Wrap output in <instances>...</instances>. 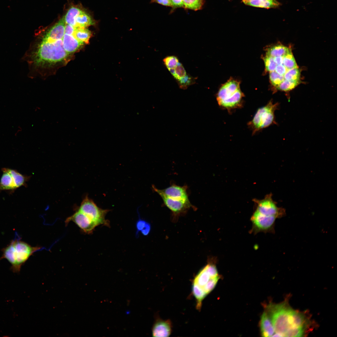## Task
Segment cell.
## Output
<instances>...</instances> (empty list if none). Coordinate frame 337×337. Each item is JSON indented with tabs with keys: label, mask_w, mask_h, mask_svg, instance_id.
Listing matches in <instances>:
<instances>
[{
	"label": "cell",
	"mask_w": 337,
	"mask_h": 337,
	"mask_svg": "<svg viewBox=\"0 0 337 337\" xmlns=\"http://www.w3.org/2000/svg\"><path fill=\"white\" fill-rule=\"evenodd\" d=\"M215 262H209L198 272L192 281V293L196 300V308L199 311L201 309L203 300L208 295L206 290L208 283L211 279L219 275Z\"/></svg>",
	"instance_id": "4"
},
{
	"label": "cell",
	"mask_w": 337,
	"mask_h": 337,
	"mask_svg": "<svg viewBox=\"0 0 337 337\" xmlns=\"http://www.w3.org/2000/svg\"><path fill=\"white\" fill-rule=\"evenodd\" d=\"M278 106V103H274L271 100L266 105L257 109L252 120L247 123L252 135L276 122L275 112Z\"/></svg>",
	"instance_id": "5"
},
{
	"label": "cell",
	"mask_w": 337,
	"mask_h": 337,
	"mask_svg": "<svg viewBox=\"0 0 337 337\" xmlns=\"http://www.w3.org/2000/svg\"><path fill=\"white\" fill-rule=\"evenodd\" d=\"M283 64L287 70L297 68V66L291 50L283 56Z\"/></svg>",
	"instance_id": "21"
},
{
	"label": "cell",
	"mask_w": 337,
	"mask_h": 337,
	"mask_svg": "<svg viewBox=\"0 0 337 337\" xmlns=\"http://www.w3.org/2000/svg\"><path fill=\"white\" fill-rule=\"evenodd\" d=\"M39 247H32L28 243L15 238L2 250L0 260L5 259L11 265V269L14 272H18L22 266L30 256L39 250Z\"/></svg>",
	"instance_id": "2"
},
{
	"label": "cell",
	"mask_w": 337,
	"mask_h": 337,
	"mask_svg": "<svg viewBox=\"0 0 337 337\" xmlns=\"http://www.w3.org/2000/svg\"><path fill=\"white\" fill-rule=\"evenodd\" d=\"M274 61L277 65L283 64V56H279L274 58Z\"/></svg>",
	"instance_id": "34"
},
{
	"label": "cell",
	"mask_w": 337,
	"mask_h": 337,
	"mask_svg": "<svg viewBox=\"0 0 337 337\" xmlns=\"http://www.w3.org/2000/svg\"><path fill=\"white\" fill-rule=\"evenodd\" d=\"M244 97L240 89V82L233 80H229L223 85L216 95L220 107L227 110L229 113L243 107Z\"/></svg>",
	"instance_id": "3"
},
{
	"label": "cell",
	"mask_w": 337,
	"mask_h": 337,
	"mask_svg": "<svg viewBox=\"0 0 337 337\" xmlns=\"http://www.w3.org/2000/svg\"><path fill=\"white\" fill-rule=\"evenodd\" d=\"M269 76L272 85L276 88L285 79L284 76L281 75L275 71L270 72Z\"/></svg>",
	"instance_id": "25"
},
{
	"label": "cell",
	"mask_w": 337,
	"mask_h": 337,
	"mask_svg": "<svg viewBox=\"0 0 337 337\" xmlns=\"http://www.w3.org/2000/svg\"><path fill=\"white\" fill-rule=\"evenodd\" d=\"M287 70L283 64H282L277 65L275 71L279 74L284 76Z\"/></svg>",
	"instance_id": "30"
},
{
	"label": "cell",
	"mask_w": 337,
	"mask_h": 337,
	"mask_svg": "<svg viewBox=\"0 0 337 337\" xmlns=\"http://www.w3.org/2000/svg\"><path fill=\"white\" fill-rule=\"evenodd\" d=\"M78 210L88 216L99 225H104L110 227L109 222L105 219L106 214L110 210L99 208L88 196H86L82 201Z\"/></svg>",
	"instance_id": "7"
},
{
	"label": "cell",
	"mask_w": 337,
	"mask_h": 337,
	"mask_svg": "<svg viewBox=\"0 0 337 337\" xmlns=\"http://www.w3.org/2000/svg\"><path fill=\"white\" fill-rule=\"evenodd\" d=\"M171 1L173 7H183V0H171Z\"/></svg>",
	"instance_id": "33"
},
{
	"label": "cell",
	"mask_w": 337,
	"mask_h": 337,
	"mask_svg": "<svg viewBox=\"0 0 337 337\" xmlns=\"http://www.w3.org/2000/svg\"><path fill=\"white\" fill-rule=\"evenodd\" d=\"M299 82L300 81L284 79L276 89L288 92L294 89L299 84Z\"/></svg>",
	"instance_id": "23"
},
{
	"label": "cell",
	"mask_w": 337,
	"mask_h": 337,
	"mask_svg": "<svg viewBox=\"0 0 337 337\" xmlns=\"http://www.w3.org/2000/svg\"><path fill=\"white\" fill-rule=\"evenodd\" d=\"M22 131V128L20 127H17V130L15 133V135H17L19 134Z\"/></svg>",
	"instance_id": "35"
},
{
	"label": "cell",
	"mask_w": 337,
	"mask_h": 337,
	"mask_svg": "<svg viewBox=\"0 0 337 337\" xmlns=\"http://www.w3.org/2000/svg\"><path fill=\"white\" fill-rule=\"evenodd\" d=\"M249 4L253 7L269 8L277 7L280 3L276 0H252Z\"/></svg>",
	"instance_id": "18"
},
{
	"label": "cell",
	"mask_w": 337,
	"mask_h": 337,
	"mask_svg": "<svg viewBox=\"0 0 337 337\" xmlns=\"http://www.w3.org/2000/svg\"><path fill=\"white\" fill-rule=\"evenodd\" d=\"M152 188L160 196L184 201L189 200L187 186H181L173 184L163 189H159L154 185H152Z\"/></svg>",
	"instance_id": "11"
},
{
	"label": "cell",
	"mask_w": 337,
	"mask_h": 337,
	"mask_svg": "<svg viewBox=\"0 0 337 337\" xmlns=\"http://www.w3.org/2000/svg\"><path fill=\"white\" fill-rule=\"evenodd\" d=\"M164 204L173 212L178 213L192 207L189 200L184 201L160 196Z\"/></svg>",
	"instance_id": "13"
},
{
	"label": "cell",
	"mask_w": 337,
	"mask_h": 337,
	"mask_svg": "<svg viewBox=\"0 0 337 337\" xmlns=\"http://www.w3.org/2000/svg\"><path fill=\"white\" fill-rule=\"evenodd\" d=\"M252 0H242V2L246 5L249 2Z\"/></svg>",
	"instance_id": "36"
},
{
	"label": "cell",
	"mask_w": 337,
	"mask_h": 337,
	"mask_svg": "<svg viewBox=\"0 0 337 337\" xmlns=\"http://www.w3.org/2000/svg\"><path fill=\"white\" fill-rule=\"evenodd\" d=\"M168 70L177 81L187 75L183 66L180 62L178 63L174 68L170 69Z\"/></svg>",
	"instance_id": "22"
},
{
	"label": "cell",
	"mask_w": 337,
	"mask_h": 337,
	"mask_svg": "<svg viewBox=\"0 0 337 337\" xmlns=\"http://www.w3.org/2000/svg\"><path fill=\"white\" fill-rule=\"evenodd\" d=\"M147 222L145 220L141 219L139 218L136 223V235H138L139 232L141 231L143 229Z\"/></svg>",
	"instance_id": "29"
},
{
	"label": "cell",
	"mask_w": 337,
	"mask_h": 337,
	"mask_svg": "<svg viewBox=\"0 0 337 337\" xmlns=\"http://www.w3.org/2000/svg\"><path fill=\"white\" fill-rule=\"evenodd\" d=\"M177 82L180 88L183 89H186L194 82L192 78L187 75Z\"/></svg>",
	"instance_id": "28"
},
{
	"label": "cell",
	"mask_w": 337,
	"mask_h": 337,
	"mask_svg": "<svg viewBox=\"0 0 337 337\" xmlns=\"http://www.w3.org/2000/svg\"><path fill=\"white\" fill-rule=\"evenodd\" d=\"M287 302L279 304H270L266 306V311L273 324L275 333L280 337H298L300 330L293 329L290 323L291 309Z\"/></svg>",
	"instance_id": "1"
},
{
	"label": "cell",
	"mask_w": 337,
	"mask_h": 337,
	"mask_svg": "<svg viewBox=\"0 0 337 337\" xmlns=\"http://www.w3.org/2000/svg\"><path fill=\"white\" fill-rule=\"evenodd\" d=\"M264 61L267 71L270 72L275 71L277 65L274 61V58L266 55L264 58Z\"/></svg>",
	"instance_id": "27"
},
{
	"label": "cell",
	"mask_w": 337,
	"mask_h": 337,
	"mask_svg": "<svg viewBox=\"0 0 337 337\" xmlns=\"http://www.w3.org/2000/svg\"><path fill=\"white\" fill-rule=\"evenodd\" d=\"M163 61L168 70L174 68L179 62L178 58L173 56L166 57Z\"/></svg>",
	"instance_id": "26"
},
{
	"label": "cell",
	"mask_w": 337,
	"mask_h": 337,
	"mask_svg": "<svg viewBox=\"0 0 337 337\" xmlns=\"http://www.w3.org/2000/svg\"><path fill=\"white\" fill-rule=\"evenodd\" d=\"M95 20L87 13L82 11L76 19V26L81 27L87 28L95 25Z\"/></svg>",
	"instance_id": "16"
},
{
	"label": "cell",
	"mask_w": 337,
	"mask_h": 337,
	"mask_svg": "<svg viewBox=\"0 0 337 337\" xmlns=\"http://www.w3.org/2000/svg\"><path fill=\"white\" fill-rule=\"evenodd\" d=\"M253 201L255 203V210L262 214L274 216L277 218L282 217L286 214L285 209L278 207L276 203L273 200L271 193L266 195L262 199H254Z\"/></svg>",
	"instance_id": "8"
},
{
	"label": "cell",
	"mask_w": 337,
	"mask_h": 337,
	"mask_svg": "<svg viewBox=\"0 0 337 337\" xmlns=\"http://www.w3.org/2000/svg\"><path fill=\"white\" fill-rule=\"evenodd\" d=\"M300 71L297 68L288 70L284 76L285 79L295 81H300Z\"/></svg>",
	"instance_id": "24"
},
{
	"label": "cell",
	"mask_w": 337,
	"mask_h": 337,
	"mask_svg": "<svg viewBox=\"0 0 337 337\" xmlns=\"http://www.w3.org/2000/svg\"><path fill=\"white\" fill-rule=\"evenodd\" d=\"M276 219L274 216L262 214L255 210L251 218L252 226L250 232L255 234L260 232H274Z\"/></svg>",
	"instance_id": "9"
},
{
	"label": "cell",
	"mask_w": 337,
	"mask_h": 337,
	"mask_svg": "<svg viewBox=\"0 0 337 337\" xmlns=\"http://www.w3.org/2000/svg\"><path fill=\"white\" fill-rule=\"evenodd\" d=\"M290 49L287 47L282 45H277L268 48L266 55L273 58L283 56Z\"/></svg>",
	"instance_id": "17"
},
{
	"label": "cell",
	"mask_w": 337,
	"mask_h": 337,
	"mask_svg": "<svg viewBox=\"0 0 337 337\" xmlns=\"http://www.w3.org/2000/svg\"><path fill=\"white\" fill-rule=\"evenodd\" d=\"M82 11L75 7H72L70 8L64 17L66 23L76 26V19Z\"/></svg>",
	"instance_id": "19"
},
{
	"label": "cell",
	"mask_w": 337,
	"mask_h": 337,
	"mask_svg": "<svg viewBox=\"0 0 337 337\" xmlns=\"http://www.w3.org/2000/svg\"><path fill=\"white\" fill-rule=\"evenodd\" d=\"M183 7L194 11L201 9L204 3V0H183Z\"/></svg>",
	"instance_id": "20"
},
{
	"label": "cell",
	"mask_w": 337,
	"mask_h": 337,
	"mask_svg": "<svg viewBox=\"0 0 337 337\" xmlns=\"http://www.w3.org/2000/svg\"><path fill=\"white\" fill-rule=\"evenodd\" d=\"M151 2L165 6L172 7L171 0H152Z\"/></svg>",
	"instance_id": "31"
},
{
	"label": "cell",
	"mask_w": 337,
	"mask_h": 337,
	"mask_svg": "<svg viewBox=\"0 0 337 337\" xmlns=\"http://www.w3.org/2000/svg\"><path fill=\"white\" fill-rule=\"evenodd\" d=\"M71 221L75 223L83 232L90 234L99 225L78 210L65 221L66 225Z\"/></svg>",
	"instance_id": "10"
},
{
	"label": "cell",
	"mask_w": 337,
	"mask_h": 337,
	"mask_svg": "<svg viewBox=\"0 0 337 337\" xmlns=\"http://www.w3.org/2000/svg\"><path fill=\"white\" fill-rule=\"evenodd\" d=\"M151 229L150 224L147 222L143 229L141 231L142 234L144 236L148 235Z\"/></svg>",
	"instance_id": "32"
},
{
	"label": "cell",
	"mask_w": 337,
	"mask_h": 337,
	"mask_svg": "<svg viewBox=\"0 0 337 337\" xmlns=\"http://www.w3.org/2000/svg\"><path fill=\"white\" fill-rule=\"evenodd\" d=\"M2 174L0 180V192L3 191L12 193L22 186H26L30 176L23 175L13 169L2 168Z\"/></svg>",
	"instance_id": "6"
},
{
	"label": "cell",
	"mask_w": 337,
	"mask_h": 337,
	"mask_svg": "<svg viewBox=\"0 0 337 337\" xmlns=\"http://www.w3.org/2000/svg\"><path fill=\"white\" fill-rule=\"evenodd\" d=\"M290 322L293 329L305 330L307 327L308 320L303 313L292 309L290 313Z\"/></svg>",
	"instance_id": "14"
},
{
	"label": "cell",
	"mask_w": 337,
	"mask_h": 337,
	"mask_svg": "<svg viewBox=\"0 0 337 337\" xmlns=\"http://www.w3.org/2000/svg\"><path fill=\"white\" fill-rule=\"evenodd\" d=\"M260 325L262 336H273L275 333L271 320L266 311H265L261 315Z\"/></svg>",
	"instance_id": "15"
},
{
	"label": "cell",
	"mask_w": 337,
	"mask_h": 337,
	"mask_svg": "<svg viewBox=\"0 0 337 337\" xmlns=\"http://www.w3.org/2000/svg\"><path fill=\"white\" fill-rule=\"evenodd\" d=\"M172 325L169 320L157 319L152 327L153 337H169L172 332Z\"/></svg>",
	"instance_id": "12"
}]
</instances>
